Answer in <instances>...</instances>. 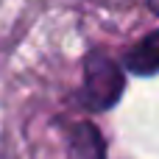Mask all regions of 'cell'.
<instances>
[{
	"label": "cell",
	"mask_w": 159,
	"mask_h": 159,
	"mask_svg": "<svg viewBox=\"0 0 159 159\" xmlns=\"http://www.w3.org/2000/svg\"><path fill=\"white\" fill-rule=\"evenodd\" d=\"M148 6H151V11H154V14H159V0H148Z\"/></svg>",
	"instance_id": "3"
},
{
	"label": "cell",
	"mask_w": 159,
	"mask_h": 159,
	"mask_svg": "<svg viewBox=\"0 0 159 159\" xmlns=\"http://www.w3.org/2000/svg\"><path fill=\"white\" fill-rule=\"evenodd\" d=\"M126 70L134 75H154L159 73V31L143 36L129 53H126Z\"/></svg>",
	"instance_id": "2"
},
{
	"label": "cell",
	"mask_w": 159,
	"mask_h": 159,
	"mask_svg": "<svg viewBox=\"0 0 159 159\" xmlns=\"http://www.w3.org/2000/svg\"><path fill=\"white\" fill-rule=\"evenodd\" d=\"M126 87V73L117 61H112L106 53L92 50L84 61V84L78 92V101L89 112H106L112 109Z\"/></svg>",
	"instance_id": "1"
}]
</instances>
